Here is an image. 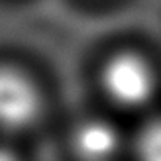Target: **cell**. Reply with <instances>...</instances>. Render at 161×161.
<instances>
[{"label":"cell","mask_w":161,"mask_h":161,"mask_svg":"<svg viewBox=\"0 0 161 161\" xmlns=\"http://www.w3.org/2000/svg\"><path fill=\"white\" fill-rule=\"evenodd\" d=\"M42 106L43 98L34 79L16 67L0 65V130L20 132L34 126Z\"/></svg>","instance_id":"obj_2"},{"label":"cell","mask_w":161,"mask_h":161,"mask_svg":"<svg viewBox=\"0 0 161 161\" xmlns=\"http://www.w3.org/2000/svg\"><path fill=\"white\" fill-rule=\"evenodd\" d=\"M71 143L83 161H110L122 146V138L110 120L92 116L75 126Z\"/></svg>","instance_id":"obj_3"},{"label":"cell","mask_w":161,"mask_h":161,"mask_svg":"<svg viewBox=\"0 0 161 161\" xmlns=\"http://www.w3.org/2000/svg\"><path fill=\"white\" fill-rule=\"evenodd\" d=\"M138 161H161V118L143 126L136 140Z\"/></svg>","instance_id":"obj_4"},{"label":"cell","mask_w":161,"mask_h":161,"mask_svg":"<svg viewBox=\"0 0 161 161\" xmlns=\"http://www.w3.org/2000/svg\"><path fill=\"white\" fill-rule=\"evenodd\" d=\"M106 96L122 108H143L157 91L153 65L136 51H118L106 59L100 71Z\"/></svg>","instance_id":"obj_1"},{"label":"cell","mask_w":161,"mask_h":161,"mask_svg":"<svg viewBox=\"0 0 161 161\" xmlns=\"http://www.w3.org/2000/svg\"><path fill=\"white\" fill-rule=\"evenodd\" d=\"M0 161H22V159L16 155L12 149H8V147H0Z\"/></svg>","instance_id":"obj_5"}]
</instances>
